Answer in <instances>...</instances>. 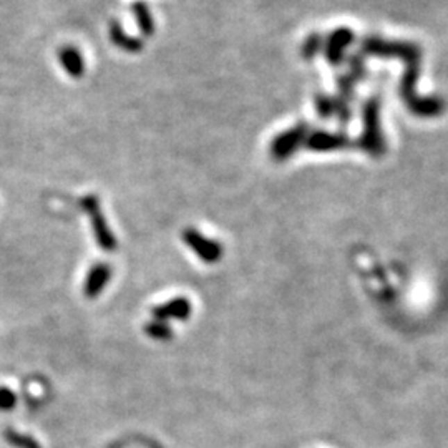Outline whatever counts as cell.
Returning a JSON list of instances; mask_svg holds the SVG:
<instances>
[{"label":"cell","mask_w":448,"mask_h":448,"mask_svg":"<svg viewBox=\"0 0 448 448\" xmlns=\"http://www.w3.org/2000/svg\"><path fill=\"white\" fill-rule=\"evenodd\" d=\"M80 206H82L83 211L87 213V216L90 217V223H92V229H93V234H95L97 244L103 251L117 249V238H115V234L112 231H110L103 211H101L100 199H98L95 194H87L83 196L82 201H80Z\"/></svg>","instance_id":"cell-1"},{"label":"cell","mask_w":448,"mask_h":448,"mask_svg":"<svg viewBox=\"0 0 448 448\" xmlns=\"http://www.w3.org/2000/svg\"><path fill=\"white\" fill-rule=\"evenodd\" d=\"M362 148L370 155L379 156L385 151V142L379 122V105L375 100L367 101L364 106V135L360 138Z\"/></svg>","instance_id":"cell-2"},{"label":"cell","mask_w":448,"mask_h":448,"mask_svg":"<svg viewBox=\"0 0 448 448\" xmlns=\"http://www.w3.org/2000/svg\"><path fill=\"white\" fill-rule=\"evenodd\" d=\"M181 236L185 244L190 247L191 251H194V253L198 254V258L204 263H217L221 259V256H223V246H221L219 242L215 241V239L203 236V234L196 231L194 228H186Z\"/></svg>","instance_id":"cell-3"},{"label":"cell","mask_w":448,"mask_h":448,"mask_svg":"<svg viewBox=\"0 0 448 448\" xmlns=\"http://www.w3.org/2000/svg\"><path fill=\"white\" fill-rule=\"evenodd\" d=\"M306 136V126H294L289 131L281 133L274 142L271 143V156H274L276 160H284L289 158L296 151V148L302 143Z\"/></svg>","instance_id":"cell-4"},{"label":"cell","mask_w":448,"mask_h":448,"mask_svg":"<svg viewBox=\"0 0 448 448\" xmlns=\"http://www.w3.org/2000/svg\"><path fill=\"white\" fill-rule=\"evenodd\" d=\"M151 314L153 317H155V321L168 322L169 319L185 321L191 314V304L185 297H176L172 299L169 302H165V304L153 307Z\"/></svg>","instance_id":"cell-5"},{"label":"cell","mask_w":448,"mask_h":448,"mask_svg":"<svg viewBox=\"0 0 448 448\" xmlns=\"http://www.w3.org/2000/svg\"><path fill=\"white\" fill-rule=\"evenodd\" d=\"M110 277H112V267L105 263H98L88 271L87 279H85L83 292L88 299H95L101 294V291L108 284Z\"/></svg>","instance_id":"cell-6"},{"label":"cell","mask_w":448,"mask_h":448,"mask_svg":"<svg viewBox=\"0 0 448 448\" xmlns=\"http://www.w3.org/2000/svg\"><path fill=\"white\" fill-rule=\"evenodd\" d=\"M108 35L112 44L117 47V49L123 50L126 53H138L143 50V40L138 37L130 35V33L125 32L123 25L118 22V20H112L108 27Z\"/></svg>","instance_id":"cell-7"},{"label":"cell","mask_w":448,"mask_h":448,"mask_svg":"<svg viewBox=\"0 0 448 448\" xmlns=\"http://www.w3.org/2000/svg\"><path fill=\"white\" fill-rule=\"evenodd\" d=\"M58 62L62 63L63 70L72 78H82L85 75L83 55L74 45H65L58 50Z\"/></svg>","instance_id":"cell-8"},{"label":"cell","mask_w":448,"mask_h":448,"mask_svg":"<svg viewBox=\"0 0 448 448\" xmlns=\"http://www.w3.org/2000/svg\"><path fill=\"white\" fill-rule=\"evenodd\" d=\"M354 40V33L349 28H337L326 44V57L331 63L342 62L344 50L351 45Z\"/></svg>","instance_id":"cell-9"},{"label":"cell","mask_w":448,"mask_h":448,"mask_svg":"<svg viewBox=\"0 0 448 448\" xmlns=\"http://www.w3.org/2000/svg\"><path fill=\"white\" fill-rule=\"evenodd\" d=\"M349 144V140L345 135H332L317 131V133L310 135L307 138V147L313 148L314 151H332V149L344 148Z\"/></svg>","instance_id":"cell-10"},{"label":"cell","mask_w":448,"mask_h":448,"mask_svg":"<svg viewBox=\"0 0 448 448\" xmlns=\"http://www.w3.org/2000/svg\"><path fill=\"white\" fill-rule=\"evenodd\" d=\"M131 12H133L135 15V22L138 25V30L140 33H142L143 37H153L155 35V19H153L151 15V10H149V7L147 3L142 2V0H138V2H133V6H131Z\"/></svg>","instance_id":"cell-11"},{"label":"cell","mask_w":448,"mask_h":448,"mask_svg":"<svg viewBox=\"0 0 448 448\" xmlns=\"http://www.w3.org/2000/svg\"><path fill=\"white\" fill-rule=\"evenodd\" d=\"M408 108L420 117H437L443 112V103L438 98H412L408 101Z\"/></svg>","instance_id":"cell-12"},{"label":"cell","mask_w":448,"mask_h":448,"mask_svg":"<svg viewBox=\"0 0 448 448\" xmlns=\"http://www.w3.org/2000/svg\"><path fill=\"white\" fill-rule=\"evenodd\" d=\"M144 332L155 340H169L173 337V331L168 322L151 321L144 326Z\"/></svg>","instance_id":"cell-13"},{"label":"cell","mask_w":448,"mask_h":448,"mask_svg":"<svg viewBox=\"0 0 448 448\" xmlns=\"http://www.w3.org/2000/svg\"><path fill=\"white\" fill-rule=\"evenodd\" d=\"M3 437H6V440L10 443V445H14L17 448H42L40 445H38V442L35 440V438L28 437V435L15 432L14 429L6 430Z\"/></svg>","instance_id":"cell-14"},{"label":"cell","mask_w":448,"mask_h":448,"mask_svg":"<svg viewBox=\"0 0 448 448\" xmlns=\"http://www.w3.org/2000/svg\"><path fill=\"white\" fill-rule=\"evenodd\" d=\"M17 404V397L10 388L0 387V410H12Z\"/></svg>","instance_id":"cell-15"},{"label":"cell","mask_w":448,"mask_h":448,"mask_svg":"<svg viewBox=\"0 0 448 448\" xmlns=\"http://www.w3.org/2000/svg\"><path fill=\"white\" fill-rule=\"evenodd\" d=\"M321 44H322V40H321V37H319V35H313V37L307 38V42L304 44V49H302V52H304L306 58H310V55H314L315 52H317L319 45H321Z\"/></svg>","instance_id":"cell-16"}]
</instances>
